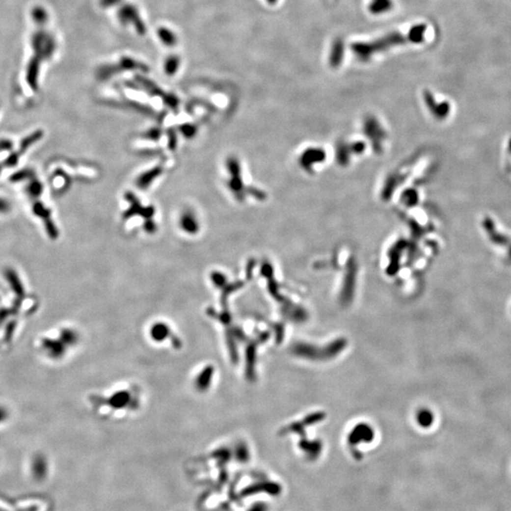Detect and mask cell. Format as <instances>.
I'll return each mask as SVG.
<instances>
[{
    "mask_svg": "<svg viewBox=\"0 0 511 511\" xmlns=\"http://www.w3.org/2000/svg\"><path fill=\"white\" fill-rule=\"evenodd\" d=\"M427 26L420 24L413 27L407 33L394 31L371 42H357L351 45L354 55L361 61H368L374 55L385 52L397 45L420 44L424 41Z\"/></svg>",
    "mask_w": 511,
    "mask_h": 511,
    "instance_id": "cell-1",
    "label": "cell"
},
{
    "mask_svg": "<svg viewBox=\"0 0 511 511\" xmlns=\"http://www.w3.org/2000/svg\"><path fill=\"white\" fill-rule=\"evenodd\" d=\"M49 472V464L47 458L43 455H36L31 462V474L32 477L38 481H44Z\"/></svg>",
    "mask_w": 511,
    "mask_h": 511,
    "instance_id": "cell-2",
    "label": "cell"
},
{
    "mask_svg": "<svg viewBox=\"0 0 511 511\" xmlns=\"http://www.w3.org/2000/svg\"><path fill=\"white\" fill-rule=\"evenodd\" d=\"M45 222H46V229H47V232H48L49 236L51 237L52 239H54V240L57 239L59 232H58V230H57L54 223L51 220V218L45 219Z\"/></svg>",
    "mask_w": 511,
    "mask_h": 511,
    "instance_id": "cell-10",
    "label": "cell"
},
{
    "mask_svg": "<svg viewBox=\"0 0 511 511\" xmlns=\"http://www.w3.org/2000/svg\"><path fill=\"white\" fill-rule=\"evenodd\" d=\"M343 56H344V44H343L342 40H336L333 43L332 50L330 53V58H329L331 66H339L343 60Z\"/></svg>",
    "mask_w": 511,
    "mask_h": 511,
    "instance_id": "cell-5",
    "label": "cell"
},
{
    "mask_svg": "<svg viewBox=\"0 0 511 511\" xmlns=\"http://www.w3.org/2000/svg\"><path fill=\"white\" fill-rule=\"evenodd\" d=\"M30 176V171L27 170H20L16 173H14L13 176L11 177V180L13 182H18V181H21L23 179H26L27 177H29Z\"/></svg>",
    "mask_w": 511,
    "mask_h": 511,
    "instance_id": "cell-11",
    "label": "cell"
},
{
    "mask_svg": "<svg viewBox=\"0 0 511 511\" xmlns=\"http://www.w3.org/2000/svg\"><path fill=\"white\" fill-rule=\"evenodd\" d=\"M8 418V411L5 407L0 406V423Z\"/></svg>",
    "mask_w": 511,
    "mask_h": 511,
    "instance_id": "cell-14",
    "label": "cell"
},
{
    "mask_svg": "<svg viewBox=\"0 0 511 511\" xmlns=\"http://www.w3.org/2000/svg\"><path fill=\"white\" fill-rule=\"evenodd\" d=\"M60 340L62 341L65 345H73L77 341V334L71 329H64L62 331Z\"/></svg>",
    "mask_w": 511,
    "mask_h": 511,
    "instance_id": "cell-7",
    "label": "cell"
},
{
    "mask_svg": "<svg viewBox=\"0 0 511 511\" xmlns=\"http://www.w3.org/2000/svg\"><path fill=\"white\" fill-rule=\"evenodd\" d=\"M9 210V205L2 199H0V212H6Z\"/></svg>",
    "mask_w": 511,
    "mask_h": 511,
    "instance_id": "cell-15",
    "label": "cell"
},
{
    "mask_svg": "<svg viewBox=\"0 0 511 511\" xmlns=\"http://www.w3.org/2000/svg\"><path fill=\"white\" fill-rule=\"evenodd\" d=\"M393 7L392 0H371L369 5L370 12L374 14L386 13Z\"/></svg>",
    "mask_w": 511,
    "mask_h": 511,
    "instance_id": "cell-4",
    "label": "cell"
},
{
    "mask_svg": "<svg viewBox=\"0 0 511 511\" xmlns=\"http://www.w3.org/2000/svg\"><path fill=\"white\" fill-rule=\"evenodd\" d=\"M42 136H43V132L40 131V130L34 132L30 135L27 136L26 138H24L22 140L21 145H20V153H24L28 147H30L33 143L40 140L42 138Z\"/></svg>",
    "mask_w": 511,
    "mask_h": 511,
    "instance_id": "cell-6",
    "label": "cell"
},
{
    "mask_svg": "<svg viewBox=\"0 0 511 511\" xmlns=\"http://www.w3.org/2000/svg\"><path fill=\"white\" fill-rule=\"evenodd\" d=\"M33 212L35 215L42 217L44 219H48V218H51V214H52V211L47 209L42 203L37 202L34 204L33 206Z\"/></svg>",
    "mask_w": 511,
    "mask_h": 511,
    "instance_id": "cell-8",
    "label": "cell"
},
{
    "mask_svg": "<svg viewBox=\"0 0 511 511\" xmlns=\"http://www.w3.org/2000/svg\"><path fill=\"white\" fill-rule=\"evenodd\" d=\"M1 170H2V166H0V172H1Z\"/></svg>",
    "mask_w": 511,
    "mask_h": 511,
    "instance_id": "cell-16",
    "label": "cell"
},
{
    "mask_svg": "<svg viewBox=\"0 0 511 511\" xmlns=\"http://www.w3.org/2000/svg\"><path fill=\"white\" fill-rule=\"evenodd\" d=\"M18 158H19V155L18 154H12L9 158H7L5 160V162L3 163V166L5 167H13L15 166L18 162Z\"/></svg>",
    "mask_w": 511,
    "mask_h": 511,
    "instance_id": "cell-12",
    "label": "cell"
},
{
    "mask_svg": "<svg viewBox=\"0 0 511 511\" xmlns=\"http://www.w3.org/2000/svg\"><path fill=\"white\" fill-rule=\"evenodd\" d=\"M13 148V143L10 140H1L0 141V151L1 150H11Z\"/></svg>",
    "mask_w": 511,
    "mask_h": 511,
    "instance_id": "cell-13",
    "label": "cell"
},
{
    "mask_svg": "<svg viewBox=\"0 0 511 511\" xmlns=\"http://www.w3.org/2000/svg\"><path fill=\"white\" fill-rule=\"evenodd\" d=\"M43 348L53 359H58L65 353V344L60 340L45 339L43 341Z\"/></svg>",
    "mask_w": 511,
    "mask_h": 511,
    "instance_id": "cell-3",
    "label": "cell"
},
{
    "mask_svg": "<svg viewBox=\"0 0 511 511\" xmlns=\"http://www.w3.org/2000/svg\"><path fill=\"white\" fill-rule=\"evenodd\" d=\"M28 193L33 197H38L43 192V186L39 181H32L27 188Z\"/></svg>",
    "mask_w": 511,
    "mask_h": 511,
    "instance_id": "cell-9",
    "label": "cell"
}]
</instances>
